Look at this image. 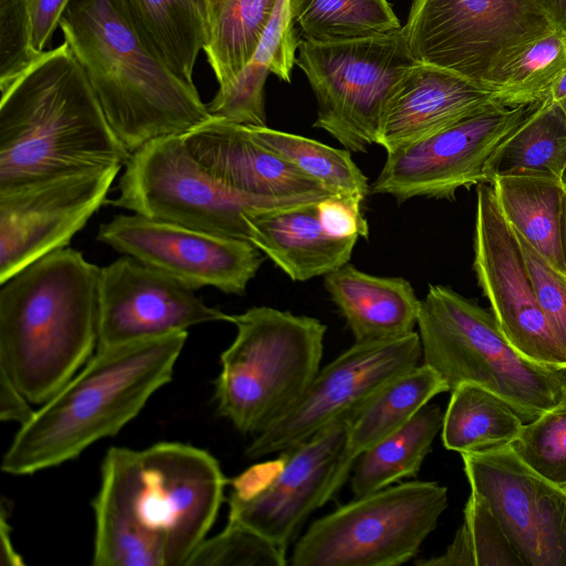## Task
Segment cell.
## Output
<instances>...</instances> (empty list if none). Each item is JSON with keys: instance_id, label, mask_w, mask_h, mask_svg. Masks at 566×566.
Wrapping results in <instances>:
<instances>
[{"instance_id": "obj_47", "label": "cell", "mask_w": 566, "mask_h": 566, "mask_svg": "<svg viewBox=\"0 0 566 566\" xmlns=\"http://www.w3.org/2000/svg\"><path fill=\"white\" fill-rule=\"evenodd\" d=\"M560 182L566 188V167L564 168V170L562 172Z\"/></svg>"}, {"instance_id": "obj_41", "label": "cell", "mask_w": 566, "mask_h": 566, "mask_svg": "<svg viewBox=\"0 0 566 566\" xmlns=\"http://www.w3.org/2000/svg\"><path fill=\"white\" fill-rule=\"evenodd\" d=\"M72 0H28L31 25V45L38 53L45 50L48 42L60 24L62 14Z\"/></svg>"}, {"instance_id": "obj_1", "label": "cell", "mask_w": 566, "mask_h": 566, "mask_svg": "<svg viewBox=\"0 0 566 566\" xmlns=\"http://www.w3.org/2000/svg\"><path fill=\"white\" fill-rule=\"evenodd\" d=\"M218 460L182 442L111 447L92 501L94 566H186L228 484Z\"/></svg>"}, {"instance_id": "obj_39", "label": "cell", "mask_w": 566, "mask_h": 566, "mask_svg": "<svg viewBox=\"0 0 566 566\" xmlns=\"http://www.w3.org/2000/svg\"><path fill=\"white\" fill-rule=\"evenodd\" d=\"M516 235L528 268L537 302L559 344L566 352V275L555 269L517 233Z\"/></svg>"}, {"instance_id": "obj_7", "label": "cell", "mask_w": 566, "mask_h": 566, "mask_svg": "<svg viewBox=\"0 0 566 566\" xmlns=\"http://www.w3.org/2000/svg\"><path fill=\"white\" fill-rule=\"evenodd\" d=\"M418 334L422 364L449 391L480 385L507 401L527 423L564 400L566 368L536 364L505 338L491 311L443 285H430L421 300Z\"/></svg>"}, {"instance_id": "obj_8", "label": "cell", "mask_w": 566, "mask_h": 566, "mask_svg": "<svg viewBox=\"0 0 566 566\" xmlns=\"http://www.w3.org/2000/svg\"><path fill=\"white\" fill-rule=\"evenodd\" d=\"M448 507V489L408 481L354 497L310 525L292 566H399L411 560Z\"/></svg>"}, {"instance_id": "obj_31", "label": "cell", "mask_w": 566, "mask_h": 566, "mask_svg": "<svg viewBox=\"0 0 566 566\" xmlns=\"http://www.w3.org/2000/svg\"><path fill=\"white\" fill-rule=\"evenodd\" d=\"M251 135L332 193L352 195L365 200L370 192L368 179L347 149L334 148L300 135L248 126Z\"/></svg>"}, {"instance_id": "obj_33", "label": "cell", "mask_w": 566, "mask_h": 566, "mask_svg": "<svg viewBox=\"0 0 566 566\" xmlns=\"http://www.w3.org/2000/svg\"><path fill=\"white\" fill-rule=\"evenodd\" d=\"M463 523L439 557L417 560L422 566H524L489 506L471 492Z\"/></svg>"}, {"instance_id": "obj_4", "label": "cell", "mask_w": 566, "mask_h": 566, "mask_svg": "<svg viewBox=\"0 0 566 566\" xmlns=\"http://www.w3.org/2000/svg\"><path fill=\"white\" fill-rule=\"evenodd\" d=\"M99 275L66 247L1 283L0 373L33 405L51 399L95 353Z\"/></svg>"}, {"instance_id": "obj_34", "label": "cell", "mask_w": 566, "mask_h": 566, "mask_svg": "<svg viewBox=\"0 0 566 566\" xmlns=\"http://www.w3.org/2000/svg\"><path fill=\"white\" fill-rule=\"evenodd\" d=\"M566 67V33L557 30L536 39L503 71L499 91L505 105L545 99Z\"/></svg>"}, {"instance_id": "obj_49", "label": "cell", "mask_w": 566, "mask_h": 566, "mask_svg": "<svg viewBox=\"0 0 566 566\" xmlns=\"http://www.w3.org/2000/svg\"><path fill=\"white\" fill-rule=\"evenodd\" d=\"M564 400H566V380H565V387H564Z\"/></svg>"}, {"instance_id": "obj_20", "label": "cell", "mask_w": 566, "mask_h": 566, "mask_svg": "<svg viewBox=\"0 0 566 566\" xmlns=\"http://www.w3.org/2000/svg\"><path fill=\"white\" fill-rule=\"evenodd\" d=\"M182 137L217 181L259 208L318 201L334 195L256 140L247 125L212 116Z\"/></svg>"}, {"instance_id": "obj_27", "label": "cell", "mask_w": 566, "mask_h": 566, "mask_svg": "<svg viewBox=\"0 0 566 566\" xmlns=\"http://www.w3.org/2000/svg\"><path fill=\"white\" fill-rule=\"evenodd\" d=\"M277 0H205L202 50L219 88L230 86L252 60Z\"/></svg>"}, {"instance_id": "obj_37", "label": "cell", "mask_w": 566, "mask_h": 566, "mask_svg": "<svg viewBox=\"0 0 566 566\" xmlns=\"http://www.w3.org/2000/svg\"><path fill=\"white\" fill-rule=\"evenodd\" d=\"M42 53L35 52L31 45L28 0H0V91L7 88Z\"/></svg>"}, {"instance_id": "obj_40", "label": "cell", "mask_w": 566, "mask_h": 566, "mask_svg": "<svg viewBox=\"0 0 566 566\" xmlns=\"http://www.w3.org/2000/svg\"><path fill=\"white\" fill-rule=\"evenodd\" d=\"M363 199L344 193L317 201V213L326 233L337 239L368 238L369 228L361 211Z\"/></svg>"}, {"instance_id": "obj_21", "label": "cell", "mask_w": 566, "mask_h": 566, "mask_svg": "<svg viewBox=\"0 0 566 566\" xmlns=\"http://www.w3.org/2000/svg\"><path fill=\"white\" fill-rule=\"evenodd\" d=\"M495 105H505L500 92L415 62L388 101L377 145L389 153Z\"/></svg>"}, {"instance_id": "obj_18", "label": "cell", "mask_w": 566, "mask_h": 566, "mask_svg": "<svg viewBox=\"0 0 566 566\" xmlns=\"http://www.w3.org/2000/svg\"><path fill=\"white\" fill-rule=\"evenodd\" d=\"M120 168L69 174L0 191V283L66 248L106 202Z\"/></svg>"}, {"instance_id": "obj_26", "label": "cell", "mask_w": 566, "mask_h": 566, "mask_svg": "<svg viewBox=\"0 0 566 566\" xmlns=\"http://www.w3.org/2000/svg\"><path fill=\"white\" fill-rule=\"evenodd\" d=\"M442 421L441 408L428 403L400 429L363 452L350 472L354 497L417 476Z\"/></svg>"}, {"instance_id": "obj_22", "label": "cell", "mask_w": 566, "mask_h": 566, "mask_svg": "<svg viewBox=\"0 0 566 566\" xmlns=\"http://www.w3.org/2000/svg\"><path fill=\"white\" fill-rule=\"evenodd\" d=\"M249 241L292 281L304 282L347 264L358 237L337 239L325 232L317 201L249 209Z\"/></svg>"}, {"instance_id": "obj_35", "label": "cell", "mask_w": 566, "mask_h": 566, "mask_svg": "<svg viewBox=\"0 0 566 566\" xmlns=\"http://www.w3.org/2000/svg\"><path fill=\"white\" fill-rule=\"evenodd\" d=\"M510 447L534 472L566 491V400L524 423Z\"/></svg>"}, {"instance_id": "obj_3", "label": "cell", "mask_w": 566, "mask_h": 566, "mask_svg": "<svg viewBox=\"0 0 566 566\" xmlns=\"http://www.w3.org/2000/svg\"><path fill=\"white\" fill-rule=\"evenodd\" d=\"M0 92V191L129 158L65 41Z\"/></svg>"}, {"instance_id": "obj_11", "label": "cell", "mask_w": 566, "mask_h": 566, "mask_svg": "<svg viewBox=\"0 0 566 566\" xmlns=\"http://www.w3.org/2000/svg\"><path fill=\"white\" fill-rule=\"evenodd\" d=\"M109 201L148 219L249 240L244 213L259 208L233 193L195 158L182 135L154 139L130 154Z\"/></svg>"}, {"instance_id": "obj_9", "label": "cell", "mask_w": 566, "mask_h": 566, "mask_svg": "<svg viewBox=\"0 0 566 566\" xmlns=\"http://www.w3.org/2000/svg\"><path fill=\"white\" fill-rule=\"evenodd\" d=\"M553 30L531 0H413L401 27L415 61L496 92L507 65Z\"/></svg>"}, {"instance_id": "obj_17", "label": "cell", "mask_w": 566, "mask_h": 566, "mask_svg": "<svg viewBox=\"0 0 566 566\" xmlns=\"http://www.w3.org/2000/svg\"><path fill=\"white\" fill-rule=\"evenodd\" d=\"M475 493L524 566H566V491L527 467L510 446L461 454Z\"/></svg>"}, {"instance_id": "obj_45", "label": "cell", "mask_w": 566, "mask_h": 566, "mask_svg": "<svg viewBox=\"0 0 566 566\" xmlns=\"http://www.w3.org/2000/svg\"><path fill=\"white\" fill-rule=\"evenodd\" d=\"M545 98L557 104L566 99V67L555 78Z\"/></svg>"}, {"instance_id": "obj_25", "label": "cell", "mask_w": 566, "mask_h": 566, "mask_svg": "<svg viewBox=\"0 0 566 566\" xmlns=\"http://www.w3.org/2000/svg\"><path fill=\"white\" fill-rule=\"evenodd\" d=\"M492 185L500 210L514 231L566 275L559 245L564 186L539 176H500Z\"/></svg>"}, {"instance_id": "obj_29", "label": "cell", "mask_w": 566, "mask_h": 566, "mask_svg": "<svg viewBox=\"0 0 566 566\" xmlns=\"http://www.w3.org/2000/svg\"><path fill=\"white\" fill-rule=\"evenodd\" d=\"M565 167L566 113L559 104L545 98L495 151L486 167V182L517 175L560 180Z\"/></svg>"}, {"instance_id": "obj_5", "label": "cell", "mask_w": 566, "mask_h": 566, "mask_svg": "<svg viewBox=\"0 0 566 566\" xmlns=\"http://www.w3.org/2000/svg\"><path fill=\"white\" fill-rule=\"evenodd\" d=\"M188 332L96 348L86 364L19 428L1 470L30 475L74 460L116 436L171 381Z\"/></svg>"}, {"instance_id": "obj_23", "label": "cell", "mask_w": 566, "mask_h": 566, "mask_svg": "<svg viewBox=\"0 0 566 566\" xmlns=\"http://www.w3.org/2000/svg\"><path fill=\"white\" fill-rule=\"evenodd\" d=\"M324 286L355 342L415 332L421 300L407 280L371 275L347 263L324 275Z\"/></svg>"}, {"instance_id": "obj_6", "label": "cell", "mask_w": 566, "mask_h": 566, "mask_svg": "<svg viewBox=\"0 0 566 566\" xmlns=\"http://www.w3.org/2000/svg\"><path fill=\"white\" fill-rule=\"evenodd\" d=\"M229 322L237 335L220 355L213 400L241 434L256 436L297 402L319 371L327 326L269 306Z\"/></svg>"}, {"instance_id": "obj_30", "label": "cell", "mask_w": 566, "mask_h": 566, "mask_svg": "<svg viewBox=\"0 0 566 566\" xmlns=\"http://www.w3.org/2000/svg\"><path fill=\"white\" fill-rule=\"evenodd\" d=\"M139 27L182 80L193 83V69L206 40L205 0H127Z\"/></svg>"}, {"instance_id": "obj_24", "label": "cell", "mask_w": 566, "mask_h": 566, "mask_svg": "<svg viewBox=\"0 0 566 566\" xmlns=\"http://www.w3.org/2000/svg\"><path fill=\"white\" fill-rule=\"evenodd\" d=\"M449 391L446 381L424 364L382 386L352 415L347 438L332 483V497L342 489L357 458L405 426L437 395Z\"/></svg>"}, {"instance_id": "obj_19", "label": "cell", "mask_w": 566, "mask_h": 566, "mask_svg": "<svg viewBox=\"0 0 566 566\" xmlns=\"http://www.w3.org/2000/svg\"><path fill=\"white\" fill-rule=\"evenodd\" d=\"M229 316L208 306L193 290L129 255L101 268L96 348L229 322Z\"/></svg>"}, {"instance_id": "obj_44", "label": "cell", "mask_w": 566, "mask_h": 566, "mask_svg": "<svg viewBox=\"0 0 566 566\" xmlns=\"http://www.w3.org/2000/svg\"><path fill=\"white\" fill-rule=\"evenodd\" d=\"M547 18L552 27L566 33V0H531Z\"/></svg>"}, {"instance_id": "obj_36", "label": "cell", "mask_w": 566, "mask_h": 566, "mask_svg": "<svg viewBox=\"0 0 566 566\" xmlns=\"http://www.w3.org/2000/svg\"><path fill=\"white\" fill-rule=\"evenodd\" d=\"M286 551L251 528L228 520L224 528L206 538L186 566H285Z\"/></svg>"}, {"instance_id": "obj_43", "label": "cell", "mask_w": 566, "mask_h": 566, "mask_svg": "<svg viewBox=\"0 0 566 566\" xmlns=\"http://www.w3.org/2000/svg\"><path fill=\"white\" fill-rule=\"evenodd\" d=\"M7 504L2 503L1 506V522H0V533H1V564L10 565V566H19L23 565V562L20 555L13 548L10 538V524L8 523L9 514L6 511Z\"/></svg>"}, {"instance_id": "obj_46", "label": "cell", "mask_w": 566, "mask_h": 566, "mask_svg": "<svg viewBox=\"0 0 566 566\" xmlns=\"http://www.w3.org/2000/svg\"><path fill=\"white\" fill-rule=\"evenodd\" d=\"M559 245L562 259L566 273V188L564 187L562 214H560V229H559Z\"/></svg>"}, {"instance_id": "obj_16", "label": "cell", "mask_w": 566, "mask_h": 566, "mask_svg": "<svg viewBox=\"0 0 566 566\" xmlns=\"http://www.w3.org/2000/svg\"><path fill=\"white\" fill-rule=\"evenodd\" d=\"M97 239L193 291L212 286L242 295L264 261L263 253L249 240L136 213L118 214L102 223Z\"/></svg>"}, {"instance_id": "obj_14", "label": "cell", "mask_w": 566, "mask_h": 566, "mask_svg": "<svg viewBox=\"0 0 566 566\" xmlns=\"http://www.w3.org/2000/svg\"><path fill=\"white\" fill-rule=\"evenodd\" d=\"M422 349L418 332L373 342H355L319 369L297 402L254 436L250 459L282 452L301 443L368 400L395 377L418 366Z\"/></svg>"}, {"instance_id": "obj_28", "label": "cell", "mask_w": 566, "mask_h": 566, "mask_svg": "<svg viewBox=\"0 0 566 566\" xmlns=\"http://www.w3.org/2000/svg\"><path fill=\"white\" fill-rule=\"evenodd\" d=\"M450 392L441 428L448 450L460 454L494 450L510 446L520 433L522 418L493 391L462 382Z\"/></svg>"}, {"instance_id": "obj_12", "label": "cell", "mask_w": 566, "mask_h": 566, "mask_svg": "<svg viewBox=\"0 0 566 566\" xmlns=\"http://www.w3.org/2000/svg\"><path fill=\"white\" fill-rule=\"evenodd\" d=\"M355 410L228 481V520L286 551L307 517L333 499L331 488Z\"/></svg>"}, {"instance_id": "obj_38", "label": "cell", "mask_w": 566, "mask_h": 566, "mask_svg": "<svg viewBox=\"0 0 566 566\" xmlns=\"http://www.w3.org/2000/svg\"><path fill=\"white\" fill-rule=\"evenodd\" d=\"M295 1L277 0L270 22L251 60L280 80L290 82L300 40L296 35Z\"/></svg>"}, {"instance_id": "obj_15", "label": "cell", "mask_w": 566, "mask_h": 566, "mask_svg": "<svg viewBox=\"0 0 566 566\" xmlns=\"http://www.w3.org/2000/svg\"><path fill=\"white\" fill-rule=\"evenodd\" d=\"M473 250L478 283L509 343L528 360L566 368V352L537 302L520 240L489 182L478 185Z\"/></svg>"}, {"instance_id": "obj_48", "label": "cell", "mask_w": 566, "mask_h": 566, "mask_svg": "<svg viewBox=\"0 0 566 566\" xmlns=\"http://www.w3.org/2000/svg\"><path fill=\"white\" fill-rule=\"evenodd\" d=\"M559 105L563 107V109H564V111H565V113H566V99H565V101H563Z\"/></svg>"}, {"instance_id": "obj_32", "label": "cell", "mask_w": 566, "mask_h": 566, "mask_svg": "<svg viewBox=\"0 0 566 566\" xmlns=\"http://www.w3.org/2000/svg\"><path fill=\"white\" fill-rule=\"evenodd\" d=\"M295 23L304 40L345 41L401 28L387 0H296Z\"/></svg>"}, {"instance_id": "obj_10", "label": "cell", "mask_w": 566, "mask_h": 566, "mask_svg": "<svg viewBox=\"0 0 566 566\" xmlns=\"http://www.w3.org/2000/svg\"><path fill=\"white\" fill-rule=\"evenodd\" d=\"M296 64L317 101L313 126L345 149L365 153L377 144L388 101L411 56L401 28L374 36L315 42L302 40Z\"/></svg>"}, {"instance_id": "obj_42", "label": "cell", "mask_w": 566, "mask_h": 566, "mask_svg": "<svg viewBox=\"0 0 566 566\" xmlns=\"http://www.w3.org/2000/svg\"><path fill=\"white\" fill-rule=\"evenodd\" d=\"M32 405L11 380L0 373V419L15 422L21 427L33 417L36 409H33Z\"/></svg>"}, {"instance_id": "obj_2", "label": "cell", "mask_w": 566, "mask_h": 566, "mask_svg": "<svg viewBox=\"0 0 566 566\" xmlns=\"http://www.w3.org/2000/svg\"><path fill=\"white\" fill-rule=\"evenodd\" d=\"M59 27L130 154L212 117L195 84L177 75L150 43L127 0H72Z\"/></svg>"}, {"instance_id": "obj_13", "label": "cell", "mask_w": 566, "mask_h": 566, "mask_svg": "<svg viewBox=\"0 0 566 566\" xmlns=\"http://www.w3.org/2000/svg\"><path fill=\"white\" fill-rule=\"evenodd\" d=\"M542 103L495 105L387 153L370 193L399 203L416 197L453 200L459 188L486 182L495 151Z\"/></svg>"}]
</instances>
